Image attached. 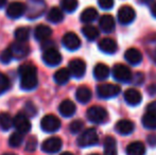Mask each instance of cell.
Instances as JSON below:
<instances>
[{
  "mask_svg": "<svg viewBox=\"0 0 156 155\" xmlns=\"http://www.w3.org/2000/svg\"><path fill=\"white\" fill-rule=\"evenodd\" d=\"M19 76H20V87L23 90H32L36 88L38 84L36 67L32 64H25L19 67Z\"/></svg>",
  "mask_w": 156,
  "mask_h": 155,
  "instance_id": "6da1fadb",
  "label": "cell"
},
{
  "mask_svg": "<svg viewBox=\"0 0 156 155\" xmlns=\"http://www.w3.org/2000/svg\"><path fill=\"white\" fill-rule=\"evenodd\" d=\"M99 143V135L94 128L86 129L78 138V145L81 148H87L96 146Z\"/></svg>",
  "mask_w": 156,
  "mask_h": 155,
  "instance_id": "7a4b0ae2",
  "label": "cell"
},
{
  "mask_svg": "<svg viewBox=\"0 0 156 155\" xmlns=\"http://www.w3.org/2000/svg\"><path fill=\"white\" fill-rule=\"evenodd\" d=\"M86 117L90 122H94L96 124H101L106 121L107 118H108V115H107L106 110L103 108L102 106L94 105L87 110Z\"/></svg>",
  "mask_w": 156,
  "mask_h": 155,
  "instance_id": "3957f363",
  "label": "cell"
},
{
  "mask_svg": "<svg viewBox=\"0 0 156 155\" xmlns=\"http://www.w3.org/2000/svg\"><path fill=\"white\" fill-rule=\"evenodd\" d=\"M121 91L120 86L115 84H111V83H106V84H101L97 87V93L98 97L101 99H111V98H115Z\"/></svg>",
  "mask_w": 156,
  "mask_h": 155,
  "instance_id": "277c9868",
  "label": "cell"
},
{
  "mask_svg": "<svg viewBox=\"0 0 156 155\" xmlns=\"http://www.w3.org/2000/svg\"><path fill=\"white\" fill-rule=\"evenodd\" d=\"M113 77L115 80L121 83H129L133 80L132 71L123 64H116L113 67Z\"/></svg>",
  "mask_w": 156,
  "mask_h": 155,
  "instance_id": "5b68a950",
  "label": "cell"
},
{
  "mask_svg": "<svg viewBox=\"0 0 156 155\" xmlns=\"http://www.w3.org/2000/svg\"><path fill=\"white\" fill-rule=\"evenodd\" d=\"M41 128L44 132L53 133L61 128V120L54 115H47L41 119Z\"/></svg>",
  "mask_w": 156,
  "mask_h": 155,
  "instance_id": "8992f818",
  "label": "cell"
},
{
  "mask_svg": "<svg viewBox=\"0 0 156 155\" xmlns=\"http://www.w3.org/2000/svg\"><path fill=\"white\" fill-rule=\"evenodd\" d=\"M45 11L44 0H29L27 8V16L29 19H36Z\"/></svg>",
  "mask_w": 156,
  "mask_h": 155,
  "instance_id": "52a82bcc",
  "label": "cell"
},
{
  "mask_svg": "<svg viewBox=\"0 0 156 155\" xmlns=\"http://www.w3.org/2000/svg\"><path fill=\"white\" fill-rule=\"evenodd\" d=\"M63 146V141L60 137H50V138L46 139L43 143H41V150L46 153L49 154H53V153H58L61 150Z\"/></svg>",
  "mask_w": 156,
  "mask_h": 155,
  "instance_id": "ba28073f",
  "label": "cell"
},
{
  "mask_svg": "<svg viewBox=\"0 0 156 155\" xmlns=\"http://www.w3.org/2000/svg\"><path fill=\"white\" fill-rule=\"evenodd\" d=\"M68 69H69L71 76H73L76 79H81L84 77L85 72H86V64L84 61L80 60V58H74L69 62Z\"/></svg>",
  "mask_w": 156,
  "mask_h": 155,
  "instance_id": "9c48e42d",
  "label": "cell"
},
{
  "mask_svg": "<svg viewBox=\"0 0 156 155\" xmlns=\"http://www.w3.org/2000/svg\"><path fill=\"white\" fill-rule=\"evenodd\" d=\"M136 17V13L132 6L123 5L118 11V20L121 25H129Z\"/></svg>",
  "mask_w": 156,
  "mask_h": 155,
  "instance_id": "30bf717a",
  "label": "cell"
},
{
  "mask_svg": "<svg viewBox=\"0 0 156 155\" xmlns=\"http://www.w3.org/2000/svg\"><path fill=\"white\" fill-rule=\"evenodd\" d=\"M43 61L48 66H52V67L58 66L62 62V55H61V53L55 48H51V49H48L44 51Z\"/></svg>",
  "mask_w": 156,
  "mask_h": 155,
  "instance_id": "8fae6325",
  "label": "cell"
},
{
  "mask_svg": "<svg viewBox=\"0 0 156 155\" xmlns=\"http://www.w3.org/2000/svg\"><path fill=\"white\" fill-rule=\"evenodd\" d=\"M62 43L64 47L66 49L70 50V51H74L78 50L81 47V39L79 38V36L73 32H68L62 38Z\"/></svg>",
  "mask_w": 156,
  "mask_h": 155,
  "instance_id": "7c38bea8",
  "label": "cell"
},
{
  "mask_svg": "<svg viewBox=\"0 0 156 155\" xmlns=\"http://www.w3.org/2000/svg\"><path fill=\"white\" fill-rule=\"evenodd\" d=\"M14 126L17 129V131L23 134L30 132L31 130V122L28 119V117L23 113H19L14 117Z\"/></svg>",
  "mask_w": 156,
  "mask_h": 155,
  "instance_id": "4fadbf2b",
  "label": "cell"
},
{
  "mask_svg": "<svg viewBox=\"0 0 156 155\" xmlns=\"http://www.w3.org/2000/svg\"><path fill=\"white\" fill-rule=\"evenodd\" d=\"M26 13V5L21 2H12L6 9V15L12 19H17Z\"/></svg>",
  "mask_w": 156,
  "mask_h": 155,
  "instance_id": "5bb4252c",
  "label": "cell"
},
{
  "mask_svg": "<svg viewBox=\"0 0 156 155\" xmlns=\"http://www.w3.org/2000/svg\"><path fill=\"white\" fill-rule=\"evenodd\" d=\"M12 54L14 58H23L29 54L30 52V47L28 46V44L26 43H20V41H16L13 43L10 47Z\"/></svg>",
  "mask_w": 156,
  "mask_h": 155,
  "instance_id": "9a60e30c",
  "label": "cell"
},
{
  "mask_svg": "<svg viewBox=\"0 0 156 155\" xmlns=\"http://www.w3.org/2000/svg\"><path fill=\"white\" fill-rule=\"evenodd\" d=\"M124 100L129 105L136 106L140 104L142 100V96L140 91H138L135 88H129L124 93Z\"/></svg>",
  "mask_w": 156,
  "mask_h": 155,
  "instance_id": "2e32d148",
  "label": "cell"
},
{
  "mask_svg": "<svg viewBox=\"0 0 156 155\" xmlns=\"http://www.w3.org/2000/svg\"><path fill=\"white\" fill-rule=\"evenodd\" d=\"M98 47L99 49L101 50L102 52L104 53H107V54H113L117 51L118 49V46H117V43H116L114 39L112 38H103L99 41L98 44Z\"/></svg>",
  "mask_w": 156,
  "mask_h": 155,
  "instance_id": "e0dca14e",
  "label": "cell"
},
{
  "mask_svg": "<svg viewBox=\"0 0 156 155\" xmlns=\"http://www.w3.org/2000/svg\"><path fill=\"white\" fill-rule=\"evenodd\" d=\"M115 129L118 134L129 135L131 133H133L134 129H135V124H134V122H132L131 120L123 119V120H119V121L116 123Z\"/></svg>",
  "mask_w": 156,
  "mask_h": 155,
  "instance_id": "ac0fdd59",
  "label": "cell"
},
{
  "mask_svg": "<svg viewBox=\"0 0 156 155\" xmlns=\"http://www.w3.org/2000/svg\"><path fill=\"white\" fill-rule=\"evenodd\" d=\"M124 58L126 60L127 63H129L131 65H138L141 63L142 61V54L136 48H129L125 51L124 53Z\"/></svg>",
  "mask_w": 156,
  "mask_h": 155,
  "instance_id": "d6986e66",
  "label": "cell"
},
{
  "mask_svg": "<svg viewBox=\"0 0 156 155\" xmlns=\"http://www.w3.org/2000/svg\"><path fill=\"white\" fill-rule=\"evenodd\" d=\"M51 34H52V30L50 29L48 26L39 25L35 28L34 37L36 41H48V39L50 38Z\"/></svg>",
  "mask_w": 156,
  "mask_h": 155,
  "instance_id": "ffe728a7",
  "label": "cell"
},
{
  "mask_svg": "<svg viewBox=\"0 0 156 155\" xmlns=\"http://www.w3.org/2000/svg\"><path fill=\"white\" fill-rule=\"evenodd\" d=\"M99 27L105 33H111L115 29V20L111 15H103L99 19Z\"/></svg>",
  "mask_w": 156,
  "mask_h": 155,
  "instance_id": "44dd1931",
  "label": "cell"
},
{
  "mask_svg": "<svg viewBox=\"0 0 156 155\" xmlns=\"http://www.w3.org/2000/svg\"><path fill=\"white\" fill-rule=\"evenodd\" d=\"M76 104L71 101V100H64L62 103L58 106V111H60L61 115L64 117H71L76 113Z\"/></svg>",
  "mask_w": 156,
  "mask_h": 155,
  "instance_id": "7402d4cb",
  "label": "cell"
},
{
  "mask_svg": "<svg viewBox=\"0 0 156 155\" xmlns=\"http://www.w3.org/2000/svg\"><path fill=\"white\" fill-rule=\"evenodd\" d=\"M146 146L141 141H133L126 147V155H144Z\"/></svg>",
  "mask_w": 156,
  "mask_h": 155,
  "instance_id": "603a6c76",
  "label": "cell"
},
{
  "mask_svg": "<svg viewBox=\"0 0 156 155\" xmlns=\"http://www.w3.org/2000/svg\"><path fill=\"white\" fill-rule=\"evenodd\" d=\"M109 76V68L107 65L99 63L94 68V77L98 81H104Z\"/></svg>",
  "mask_w": 156,
  "mask_h": 155,
  "instance_id": "cb8c5ba5",
  "label": "cell"
},
{
  "mask_svg": "<svg viewBox=\"0 0 156 155\" xmlns=\"http://www.w3.org/2000/svg\"><path fill=\"white\" fill-rule=\"evenodd\" d=\"M76 98L80 103H88L91 99V90L87 86H80L76 91Z\"/></svg>",
  "mask_w": 156,
  "mask_h": 155,
  "instance_id": "d4e9b609",
  "label": "cell"
},
{
  "mask_svg": "<svg viewBox=\"0 0 156 155\" xmlns=\"http://www.w3.org/2000/svg\"><path fill=\"white\" fill-rule=\"evenodd\" d=\"M104 155H117V143L112 136L104 139Z\"/></svg>",
  "mask_w": 156,
  "mask_h": 155,
  "instance_id": "484cf974",
  "label": "cell"
},
{
  "mask_svg": "<svg viewBox=\"0 0 156 155\" xmlns=\"http://www.w3.org/2000/svg\"><path fill=\"white\" fill-rule=\"evenodd\" d=\"M70 73L69 69H66V68H61L54 73V81H55L58 84L60 85H64L69 81L70 79Z\"/></svg>",
  "mask_w": 156,
  "mask_h": 155,
  "instance_id": "4316f807",
  "label": "cell"
},
{
  "mask_svg": "<svg viewBox=\"0 0 156 155\" xmlns=\"http://www.w3.org/2000/svg\"><path fill=\"white\" fill-rule=\"evenodd\" d=\"M97 17H98V12L94 8H87L81 13V21L85 23H88L96 20Z\"/></svg>",
  "mask_w": 156,
  "mask_h": 155,
  "instance_id": "83f0119b",
  "label": "cell"
},
{
  "mask_svg": "<svg viewBox=\"0 0 156 155\" xmlns=\"http://www.w3.org/2000/svg\"><path fill=\"white\" fill-rule=\"evenodd\" d=\"M47 19L52 23H58L61 21H63L64 19V14H63V11L58 8H52L51 10L49 11L48 13V16Z\"/></svg>",
  "mask_w": 156,
  "mask_h": 155,
  "instance_id": "f1b7e54d",
  "label": "cell"
},
{
  "mask_svg": "<svg viewBox=\"0 0 156 155\" xmlns=\"http://www.w3.org/2000/svg\"><path fill=\"white\" fill-rule=\"evenodd\" d=\"M14 125V118L8 113H0V128L3 131H9Z\"/></svg>",
  "mask_w": 156,
  "mask_h": 155,
  "instance_id": "f546056e",
  "label": "cell"
},
{
  "mask_svg": "<svg viewBox=\"0 0 156 155\" xmlns=\"http://www.w3.org/2000/svg\"><path fill=\"white\" fill-rule=\"evenodd\" d=\"M142 125L149 130H156V115L147 112L141 119Z\"/></svg>",
  "mask_w": 156,
  "mask_h": 155,
  "instance_id": "4dcf8cb0",
  "label": "cell"
},
{
  "mask_svg": "<svg viewBox=\"0 0 156 155\" xmlns=\"http://www.w3.org/2000/svg\"><path fill=\"white\" fill-rule=\"evenodd\" d=\"M82 33L88 41H93L99 37V30L94 26H85L82 28Z\"/></svg>",
  "mask_w": 156,
  "mask_h": 155,
  "instance_id": "1f68e13d",
  "label": "cell"
},
{
  "mask_svg": "<svg viewBox=\"0 0 156 155\" xmlns=\"http://www.w3.org/2000/svg\"><path fill=\"white\" fill-rule=\"evenodd\" d=\"M15 38L17 41H20V43H26L28 39L30 38V29L26 27H20L17 28L15 30Z\"/></svg>",
  "mask_w": 156,
  "mask_h": 155,
  "instance_id": "d6a6232c",
  "label": "cell"
},
{
  "mask_svg": "<svg viewBox=\"0 0 156 155\" xmlns=\"http://www.w3.org/2000/svg\"><path fill=\"white\" fill-rule=\"evenodd\" d=\"M23 141V135L20 132H15L9 138V145L12 148H18Z\"/></svg>",
  "mask_w": 156,
  "mask_h": 155,
  "instance_id": "836d02e7",
  "label": "cell"
},
{
  "mask_svg": "<svg viewBox=\"0 0 156 155\" xmlns=\"http://www.w3.org/2000/svg\"><path fill=\"white\" fill-rule=\"evenodd\" d=\"M78 0H62L61 1V6L65 12L72 13L78 8Z\"/></svg>",
  "mask_w": 156,
  "mask_h": 155,
  "instance_id": "e575fe53",
  "label": "cell"
},
{
  "mask_svg": "<svg viewBox=\"0 0 156 155\" xmlns=\"http://www.w3.org/2000/svg\"><path fill=\"white\" fill-rule=\"evenodd\" d=\"M84 128V122L82 120H73V121L70 123L69 125V130L72 134H78Z\"/></svg>",
  "mask_w": 156,
  "mask_h": 155,
  "instance_id": "d590c367",
  "label": "cell"
},
{
  "mask_svg": "<svg viewBox=\"0 0 156 155\" xmlns=\"http://www.w3.org/2000/svg\"><path fill=\"white\" fill-rule=\"evenodd\" d=\"M9 88H10V80L6 78V76L0 72V95L5 93Z\"/></svg>",
  "mask_w": 156,
  "mask_h": 155,
  "instance_id": "8d00e7d4",
  "label": "cell"
},
{
  "mask_svg": "<svg viewBox=\"0 0 156 155\" xmlns=\"http://www.w3.org/2000/svg\"><path fill=\"white\" fill-rule=\"evenodd\" d=\"M13 58H14V56H13V54H12V51H11V49L9 48V49H5L1 52V54H0V62H1L2 64H9Z\"/></svg>",
  "mask_w": 156,
  "mask_h": 155,
  "instance_id": "74e56055",
  "label": "cell"
},
{
  "mask_svg": "<svg viewBox=\"0 0 156 155\" xmlns=\"http://www.w3.org/2000/svg\"><path fill=\"white\" fill-rule=\"evenodd\" d=\"M25 114L29 117H34L37 114V108L32 102H28L25 106Z\"/></svg>",
  "mask_w": 156,
  "mask_h": 155,
  "instance_id": "f35d334b",
  "label": "cell"
},
{
  "mask_svg": "<svg viewBox=\"0 0 156 155\" xmlns=\"http://www.w3.org/2000/svg\"><path fill=\"white\" fill-rule=\"evenodd\" d=\"M36 147H37V139H36V137H34V136L30 137V138L28 139L27 143H26V151L33 152V151H35Z\"/></svg>",
  "mask_w": 156,
  "mask_h": 155,
  "instance_id": "ab89813d",
  "label": "cell"
},
{
  "mask_svg": "<svg viewBox=\"0 0 156 155\" xmlns=\"http://www.w3.org/2000/svg\"><path fill=\"white\" fill-rule=\"evenodd\" d=\"M99 5H100L101 9L103 10H111L114 6V0H99L98 1Z\"/></svg>",
  "mask_w": 156,
  "mask_h": 155,
  "instance_id": "60d3db41",
  "label": "cell"
},
{
  "mask_svg": "<svg viewBox=\"0 0 156 155\" xmlns=\"http://www.w3.org/2000/svg\"><path fill=\"white\" fill-rule=\"evenodd\" d=\"M133 83L135 85H141L142 83H144V73H141V72H137V73H135V76L133 77Z\"/></svg>",
  "mask_w": 156,
  "mask_h": 155,
  "instance_id": "b9f144b4",
  "label": "cell"
},
{
  "mask_svg": "<svg viewBox=\"0 0 156 155\" xmlns=\"http://www.w3.org/2000/svg\"><path fill=\"white\" fill-rule=\"evenodd\" d=\"M147 112L151 113L153 115H156V101H153L147 106Z\"/></svg>",
  "mask_w": 156,
  "mask_h": 155,
  "instance_id": "7bdbcfd3",
  "label": "cell"
},
{
  "mask_svg": "<svg viewBox=\"0 0 156 155\" xmlns=\"http://www.w3.org/2000/svg\"><path fill=\"white\" fill-rule=\"evenodd\" d=\"M147 91L149 93V95L150 96H156V84H151L150 86L148 87V89H147Z\"/></svg>",
  "mask_w": 156,
  "mask_h": 155,
  "instance_id": "ee69618b",
  "label": "cell"
},
{
  "mask_svg": "<svg viewBox=\"0 0 156 155\" xmlns=\"http://www.w3.org/2000/svg\"><path fill=\"white\" fill-rule=\"evenodd\" d=\"M148 143L152 147H156V135H149L148 136Z\"/></svg>",
  "mask_w": 156,
  "mask_h": 155,
  "instance_id": "f6af8a7d",
  "label": "cell"
},
{
  "mask_svg": "<svg viewBox=\"0 0 156 155\" xmlns=\"http://www.w3.org/2000/svg\"><path fill=\"white\" fill-rule=\"evenodd\" d=\"M138 2L144 5H150V4L154 3V0H138Z\"/></svg>",
  "mask_w": 156,
  "mask_h": 155,
  "instance_id": "bcb514c9",
  "label": "cell"
},
{
  "mask_svg": "<svg viewBox=\"0 0 156 155\" xmlns=\"http://www.w3.org/2000/svg\"><path fill=\"white\" fill-rule=\"evenodd\" d=\"M151 14H152L153 17H155L156 18V2L151 5Z\"/></svg>",
  "mask_w": 156,
  "mask_h": 155,
  "instance_id": "7dc6e473",
  "label": "cell"
},
{
  "mask_svg": "<svg viewBox=\"0 0 156 155\" xmlns=\"http://www.w3.org/2000/svg\"><path fill=\"white\" fill-rule=\"evenodd\" d=\"M5 4H6V0H0V9L3 8Z\"/></svg>",
  "mask_w": 156,
  "mask_h": 155,
  "instance_id": "c3c4849f",
  "label": "cell"
},
{
  "mask_svg": "<svg viewBox=\"0 0 156 155\" xmlns=\"http://www.w3.org/2000/svg\"><path fill=\"white\" fill-rule=\"evenodd\" d=\"M61 155H73V154L70 153V152H64V153H62Z\"/></svg>",
  "mask_w": 156,
  "mask_h": 155,
  "instance_id": "681fc988",
  "label": "cell"
},
{
  "mask_svg": "<svg viewBox=\"0 0 156 155\" xmlns=\"http://www.w3.org/2000/svg\"><path fill=\"white\" fill-rule=\"evenodd\" d=\"M153 58H154V61H155V63H156V48H155V50H154V53H153Z\"/></svg>",
  "mask_w": 156,
  "mask_h": 155,
  "instance_id": "f907efd6",
  "label": "cell"
},
{
  "mask_svg": "<svg viewBox=\"0 0 156 155\" xmlns=\"http://www.w3.org/2000/svg\"><path fill=\"white\" fill-rule=\"evenodd\" d=\"M3 155H15V154H13V153H5V154H3Z\"/></svg>",
  "mask_w": 156,
  "mask_h": 155,
  "instance_id": "816d5d0a",
  "label": "cell"
},
{
  "mask_svg": "<svg viewBox=\"0 0 156 155\" xmlns=\"http://www.w3.org/2000/svg\"><path fill=\"white\" fill-rule=\"evenodd\" d=\"M89 155H99V154H97V153H91V154H89Z\"/></svg>",
  "mask_w": 156,
  "mask_h": 155,
  "instance_id": "f5cc1de1",
  "label": "cell"
}]
</instances>
